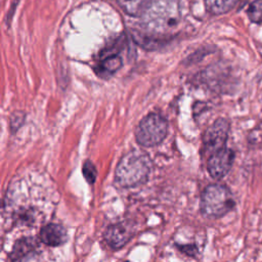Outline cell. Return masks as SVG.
<instances>
[{"label": "cell", "mask_w": 262, "mask_h": 262, "mask_svg": "<svg viewBox=\"0 0 262 262\" xmlns=\"http://www.w3.org/2000/svg\"><path fill=\"white\" fill-rule=\"evenodd\" d=\"M150 168L151 163L146 154L131 150L119 161L115 170V182L124 188L141 185L146 182Z\"/></svg>", "instance_id": "1"}, {"label": "cell", "mask_w": 262, "mask_h": 262, "mask_svg": "<svg viewBox=\"0 0 262 262\" xmlns=\"http://www.w3.org/2000/svg\"><path fill=\"white\" fill-rule=\"evenodd\" d=\"M180 20L178 0H152L149 8L142 15L145 29L151 33L172 32Z\"/></svg>", "instance_id": "2"}, {"label": "cell", "mask_w": 262, "mask_h": 262, "mask_svg": "<svg viewBox=\"0 0 262 262\" xmlns=\"http://www.w3.org/2000/svg\"><path fill=\"white\" fill-rule=\"evenodd\" d=\"M234 207V200L229 188L222 184L208 185L201 195L200 208L204 216L219 218Z\"/></svg>", "instance_id": "3"}, {"label": "cell", "mask_w": 262, "mask_h": 262, "mask_svg": "<svg viewBox=\"0 0 262 262\" xmlns=\"http://www.w3.org/2000/svg\"><path fill=\"white\" fill-rule=\"evenodd\" d=\"M168 132V122L160 114L151 113L145 116L135 131L136 141L144 146L151 147L160 144Z\"/></svg>", "instance_id": "4"}, {"label": "cell", "mask_w": 262, "mask_h": 262, "mask_svg": "<svg viewBox=\"0 0 262 262\" xmlns=\"http://www.w3.org/2000/svg\"><path fill=\"white\" fill-rule=\"evenodd\" d=\"M229 123L226 119H217L204 133L203 143L205 151L209 155L225 147L228 137Z\"/></svg>", "instance_id": "5"}, {"label": "cell", "mask_w": 262, "mask_h": 262, "mask_svg": "<svg viewBox=\"0 0 262 262\" xmlns=\"http://www.w3.org/2000/svg\"><path fill=\"white\" fill-rule=\"evenodd\" d=\"M234 160L232 149L223 147L210 155L207 163V169L211 177L214 179H222L227 175Z\"/></svg>", "instance_id": "6"}, {"label": "cell", "mask_w": 262, "mask_h": 262, "mask_svg": "<svg viewBox=\"0 0 262 262\" xmlns=\"http://www.w3.org/2000/svg\"><path fill=\"white\" fill-rule=\"evenodd\" d=\"M132 234L133 233L131 231V227L129 225H125L122 222L110 225L106 228L103 237L110 248L118 250L124 247L130 241Z\"/></svg>", "instance_id": "7"}, {"label": "cell", "mask_w": 262, "mask_h": 262, "mask_svg": "<svg viewBox=\"0 0 262 262\" xmlns=\"http://www.w3.org/2000/svg\"><path fill=\"white\" fill-rule=\"evenodd\" d=\"M39 243L35 237H24L15 243L9 254V262H26L36 256Z\"/></svg>", "instance_id": "8"}, {"label": "cell", "mask_w": 262, "mask_h": 262, "mask_svg": "<svg viewBox=\"0 0 262 262\" xmlns=\"http://www.w3.org/2000/svg\"><path fill=\"white\" fill-rule=\"evenodd\" d=\"M39 237L43 244L50 247H57L67 242L68 233L63 226L56 223H49L41 227Z\"/></svg>", "instance_id": "9"}, {"label": "cell", "mask_w": 262, "mask_h": 262, "mask_svg": "<svg viewBox=\"0 0 262 262\" xmlns=\"http://www.w3.org/2000/svg\"><path fill=\"white\" fill-rule=\"evenodd\" d=\"M119 6L131 16H142L149 8L152 0H116Z\"/></svg>", "instance_id": "10"}, {"label": "cell", "mask_w": 262, "mask_h": 262, "mask_svg": "<svg viewBox=\"0 0 262 262\" xmlns=\"http://www.w3.org/2000/svg\"><path fill=\"white\" fill-rule=\"evenodd\" d=\"M238 0H205L207 10L212 14H223L229 11Z\"/></svg>", "instance_id": "11"}, {"label": "cell", "mask_w": 262, "mask_h": 262, "mask_svg": "<svg viewBox=\"0 0 262 262\" xmlns=\"http://www.w3.org/2000/svg\"><path fill=\"white\" fill-rule=\"evenodd\" d=\"M99 73L112 75L116 73L122 67V58L119 55H112L107 56L100 62Z\"/></svg>", "instance_id": "12"}, {"label": "cell", "mask_w": 262, "mask_h": 262, "mask_svg": "<svg viewBox=\"0 0 262 262\" xmlns=\"http://www.w3.org/2000/svg\"><path fill=\"white\" fill-rule=\"evenodd\" d=\"M247 14L253 23L262 24V0H254L249 5Z\"/></svg>", "instance_id": "13"}, {"label": "cell", "mask_w": 262, "mask_h": 262, "mask_svg": "<svg viewBox=\"0 0 262 262\" xmlns=\"http://www.w3.org/2000/svg\"><path fill=\"white\" fill-rule=\"evenodd\" d=\"M82 172H83V175L88 183H90V184L94 183V181L96 179L97 171L95 169V166L92 164V162H90L89 160L85 161L83 164V167H82Z\"/></svg>", "instance_id": "14"}, {"label": "cell", "mask_w": 262, "mask_h": 262, "mask_svg": "<svg viewBox=\"0 0 262 262\" xmlns=\"http://www.w3.org/2000/svg\"><path fill=\"white\" fill-rule=\"evenodd\" d=\"M126 262H129V261H126Z\"/></svg>", "instance_id": "15"}]
</instances>
